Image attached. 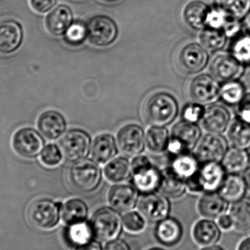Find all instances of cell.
Segmentation results:
<instances>
[{
  "label": "cell",
  "instance_id": "9f6ffc18",
  "mask_svg": "<svg viewBox=\"0 0 250 250\" xmlns=\"http://www.w3.org/2000/svg\"><path fill=\"white\" fill-rule=\"evenodd\" d=\"M201 250H224L223 248L220 247L215 246V245H212V246L204 247Z\"/></svg>",
  "mask_w": 250,
  "mask_h": 250
},
{
  "label": "cell",
  "instance_id": "484cf974",
  "mask_svg": "<svg viewBox=\"0 0 250 250\" xmlns=\"http://www.w3.org/2000/svg\"><path fill=\"white\" fill-rule=\"evenodd\" d=\"M22 40L20 25L13 21L0 22V53L9 54L16 51Z\"/></svg>",
  "mask_w": 250,
  "mask_h": 250
},
{
  "label": "cell",
  "instance_id": "30bf717a",
  "mask_svg": "<svg viewBox=\"0 0 250 250\" xmlns=\"http://www.w3.org/2000/svg\"><path fill=\"white\" fill-rule=\"evenodd\" d=\"M117 142L120 151L125 156L136 157L141 154L145 148V132L139 125H125L117 132Z\"/></svg>",
  "mask_w": 250,
  "mask_h": 250
},
{
  "label": "cell",
  "instance_id": "f907efd6",
  "mask_svg": "<svg viewBox=\"0 0 250 250\" xmlns=\"http://www.w3.org/2000/svg\"><path fill=\"white\" fill-rule=\"evenodd\" d=\"M218 225L223 230H229L233 227L231 217L230 215H226V214H223L219 217Z\"/></svg>",
  "mask_w": 250,
  "mask_h": 250
},
{
  "label": "cell",
  "instance_id": "f6af8a7d",
  "mask_svg": "<svg viewBox=\"0 0 250 250\" xmlns=\"http://www.w3.org/2000/svg\"><path fill=\"white\" fill-rule=\"evenodd\" d=\"M229 17V16L221 9L217 7H216V8H211L207 19V26L214 29H223Z\"/></svg>",
  "mask_w": 250,
  "mask_h": 250
},
{
  "label": "cell",
  "instance_id": "11a10c76",
  "mask_svg": "<svg viewBox=\"0 0 250 250\" xmlns=\"http://www.w3.org/2000/svg\"><path fill=\"white\" fill-rule=\"evenodd\" d=\"M244 24H245V28H246L248 32H250V11L245 17V20H244Z\"/></svg>",
  "mask_w": 250,
  "mask_h": 250
},
{
  "label": "cell",
  "instance_id": "603a6c76",
  "mask_svg": "<svg viewBox=\"0 0 250 250\" xmlns=\"http://www.w3.org/2000/svg\"><path fill=\"white\" fill-rule=\"evenodd\" d=\"M64 238L69 246L73 249L87 245L96 239L92 224L88 220L67 226Z\"/></svg>",
  "mask_w": 250,
  "mask_h": 250
},
{
  "label": "cell",
  "instance_id": "d6a6232c",
  "mask_svg": "<svg viewBox=\"0 0 250 250\" xmlns=\"http://www.w3.org/2000/svg\"><path fill=\"white\" fill-rule=\"evenodd\" d=\"M160 190L168 198L178 199L183 196L188 189L186 182L174 174L168 167L162 171Z\"/></svg>",
  "mask_w": 250,
  "mask_h": 250
},
{
  "label": "cell",
  "instance_id": "c3c4849f",
  "mask_svg": "<svg viewBox=\"0 0 250 250\" xmlns=\"http://www.w3.org/2000/svg\"><path fill=\"white\" fill-rule=\"evenodd\" d=\"M29 2L35 11L44 13L54 7L56 0H29Z\"/></svg>",
  "mask_w": 250,
  "mask_h": 250
},
{
  "label": "cell",
  "instance_id": "4fadbf2b",
  "mask_svg": "<svg viewBox=\"0 0 250 250\" xmlns=\"http://www.w3.org/2000/svg\"><path fill=\"white\" fill-rule=\"evenodd\" d=\"M44 142L35 129L23 128L15 133L13 147L16 153L24 158H33L42 152Z\"/></svg>",
  "mask_w": 250,
  "mask_h": 250
},
{
  "label": "cell",
  "instance_id": "60d3db41",
  "mask_svg": "<svg viewBox=\"0 0 250 250\" xmlns=\"http://www.w3.org/2000/svg\"><path fill=\"white\" fill-rule=\"evenodd\" d=\"M123 229L131 234L143 233L146 228L147 220L139 211H128L123 216Z\"/></svg>",
  "mask_w": 250,
  "mask_h": 250
},
{
  "label": "cell",
  "instance_id": "f35d334b",
  "mask_svg": "<svg viewBox=\"0 0 250 250\" xmlns=\"http://www.w3.org/2000/svg\"><path fill=\"white\" fill-rule=\"evenodd\" d=\"M203 46L210 52L220 51L226 45L227 36L223 29L206 26L200 36Z\"/></svg>",
  "mask_w": 250,
  "mask_h": 250
},
{
  "label": "cell",
  "instance_id": "ba28073f",
  "mask_svg": "<svg viewBox=\"0 0 250 250\" xmlns=\"http://www.w3.org/2000/svg\"><path fill=\"white\" fill-rule=\"evenodd\" d=\"M137 208L147 222L155 224L168 217L171 211L169 198L157 192L142 194L138 200Z\"/></svg>",
  "mask_w": 250,
  "mask_h": 250
},
{
  "label": "cell",
  "instance_id": "9a60e30c",
  "mask_svg": "<svg viewBox=\"0 0 250 250\" xmlns=\"http://www.w3.org/2000/svg\"><path fill=\"white\" fill-rule=\"evenodd\" d=\"M220 85L211 75L196 76L189 85V95L195 102L212 104L220 98Z\"/></svg>",
  "mask_w": 250,
  "mask_h": 250
},
{
  "label": "cell",
  "instance_id": "6da1fadb",
  "mask_svg": "<svg viewBox=\"0 0 250 250\" xmlns=\"http://www.w3.org/2000/svg\"><path fill=\"white\" fill-rule=\"evenodd\" d=\"M179 114L176 98L167 92L151 95L144 106L146 120L151 126H166L174 122Z\"/></svg>",
  "mask_w": 250,
  "mask_h": 250
},
{
  "label": "cell",
  "instance_id": "e0dca14e",
  "mask_svg": "<svg viewBox=\"0 0 250 250\" xmlns=\"http://www.w3.org/2000/svg\"><path fill=\"white\" fill-rule=\"evenodd\" d=\"M244 70L245 67L230 54L217 56L210 66L211 76L219 83L239 80V78L244 74Z\"/></svg>",
  "mask_w": 250,
  "mask_h": 250
},
{
  "label": "cell",
  "instance_id": "74e56055",
  "mask_svg": "<svg viewBox=\"0 0 250 250\" xmlns=\"http://www.w3.org/2000/svg\"><path fill=\"white\" fill-rule=\"evenodd\" d=\"M245 93V86L239 80L225 82L220 86V98L226 105L234 106L242 101Z\"/></svg>",
  "mask_w": 250,
  "mask_h": 250
},
{
  "label": "cell",
  "instance_id": "7dc6e473",
  "mask_svg": "<svg viewBox=\"0 0 250 250\" xmlns=\"http://www.w3.org/2000/svg\"><path fill=\"white\" fill-rule=\"evenodd\" d=\"M238 118L250 123V93L246 94L237 105Z\"/></svg>",
  "mask_w": 250,
  "mask_h": 250
},
{
  "label": "cell",
  "instance_id": "d6986e66",
  "mask_svg": "<svg viewBox=\"0 0 250 250\" xmlns=\"http://www.w3.org/2000/svg\"><path fill=\"white\" fill-rule=\"evenodd\" d=\"M162 171L151 166L137 171L132 172V185L141 194L157 192L162 182Z\"/></svg>",
  "mask_w": 250,
  "mask_h": 250
},
{
  "label": "cell",
  "instance_id": "8fae6325",
  "mask_svg": "<svg viewBox=\"0 0 250 250\" xmlns=\"http://www.w3.org/2000/svg\"><path fill=\"white\" fill-rule=\"evenodd\" d=\"M228 149L227 141L221 134L208 133L201 138L195 155L201 164L221 163Z\"/></svg>",
  "mask_w": 250,
  "mask_h": 250
},
{
  "label": "cell",
  "instance_id": "b9f144b4",
  "mask_svg": "<svg viewBox=\"0 0 250 250\" xmlns=\"http://www.w3.org/2000/svg\"><path fill=\"white\" fill-rule=\"evenodd\" d=\"M87 37V28L82 22L71 23L64 32V40L71 45H79L83 43Z\"/></svg>",
  "mask_w": 250,
  "mask_h": 250
},
{
  "label": "cell",
  "instance_id": "f546056e",
  "mask_svg": "<svg viewBox=\"0 0 250 250\" xmlns=\"http://www.w3.org/2000/svg\"><path fill=\"white\" fill-rule=\"evenodd\" d=\"M61 215L66 226L85 221L89 217V207L83 200L71 198L62 206Z\"/></svg>",
  "mask_w": 250,
  "mask_h": 250
},
{
  "label": "cell",
  "instance_id": "8d00e7d4",
  "mask_svg": "<svg viewBox=\"0 0 250 250\" xmlns=\"http://www.w3.org/2000/svg\"><path fill=\"white\" fill-rule=\"evenodd\" d=\"M230 216L236 230L243 232L250 230V198H243L235 202Z\"/></svg>",
  "mask_w": 250,
  "mask_h": 250
},
{
  "label": "cell",
  "instance_id": "7a4b0ae2",
  "mask_svg": "<svg viewBox=\"0 0 250 250\" xmlns=\"http://www.w3.org/2000/svg\"><path fill=\"white\" fill-rule=\"evenodd\" d=\"M69 182L73 189L82 193L95 192L102 182V170L97 162L83 159L74 162L68 170Z\"/></svg>",
  "mask_w": 250,
  "mask_h": 250
},
{
  "label": "cell",
  "instance_id": "52a82bcc",
  "mask_svg": "<svg viewBox=\"0 0 250 250\" xmlns=\"http://www.w3.org/2000/svg\"><path fill=\"white\" fill-rule=\"evenodd\" d=\"M60 145L63 155L70 161L76 162L87 157L92 148V139L86 131L71 129L63 135Z\"/></svg>",
  "mask_w": 250,
  "mask_h": 250
},
{
  "label": "cell",
  "instance_id": "3957f363",
  "mask_svg": "<svg viewBox=\"0 0 250 250\" xmlns=\"http://www.w3.org/2000/svg\"><path fill=\"white\" fill-rule=\"evenodd\" d=\"M89 221L92 224L95 238L101 242H108L120 238L123 230L121 213L109 206L96 210Z\"/></svg>",
  "mask_w": 250,
  "mask_h": 250
},
{
  "label": "cell",
  "instance_id": "db71d44e",
  "mask_svg": "<svg viewBox=\"0 0 250 250\" xmlns=\"http://www.w3.org/2000/svg\"><path fill=\"white\" fill-rule=\"evenodd\" d=\"M244 178H245V182H246L247 185H248V188L250 189V165L248 166V168L245 170Z\"/></svg>",
  "mask_w": 250,
  "mask_h": 250
},
{
  "label": "cell",
  "instance_id": "9c48e42d",
  "mask_svg": "<svg viewBox=\"0 0 250 250\" xmlns=\"http://www.w3.org/2000/svg\"><path fill=\"white\" fill-rule=\"evenodd\" d=\"M87 37L90 42L98 47H105L115 41L118 29L109 17L98 16L92 18L86 24Z\"/></svg>",
  "mask_w": 250,
  "mask_h": 250
},
{
  "label": "cell",
  "instance_id": "44dd1931",
  "mask_svg": "<svg viewBox=\"0 0 250 250\" xmlns=\"http://www.w3.org/2000/svg\"><path fill=\"white\" fill-rule=\"evenodd\" d=\"M229 203L220 193L207 192L201 196L197 205V209L201 217L206 219L219 218L225 214L228 209Z\"/></svg>",
  "mask_w": 250,
  "mask_h": 250
},
{
  "label": "cell",
  "instance_id": "836d02e7",
  "mask_svg": "<svg viewBox=\"0 0 250 250\" xmlns=\"http://www.w3.org/2000/svg\"><path fill=\"white\" fill-rule=\"evenodd\" d=\"M170 138L165 126H151L146 134V145L151 152L161 154L167 151Z\"/></svg>",
  "mask_w": 250,
  "mask_h": 250
},
{
  "label": "cell",
  "instance_id": "7402d4cb",
  "mask_svg": "<svg viewBox=\"0 0 250 250\" xmlns=\"http://www.w3.org/2000/svg\"><path fill=\"white\" fill-rule=\"evenodd\" d=\"M201 165L196 155L189 152L171 157L170 166L167 167L187 184L198 173Z\"/></svg>",
  "mask_w": 250,
  "mask_h": 250
},
{
  "label": "cell",
  "instance_id": "f1b7e54d",
  "mask_svg": "<svg viewBox=\"0 0 250 250\" xmlns=\"http://www.w3.org/2000/svg\"><path fill=\"white\" fill-rule=\"evenodd\" d=\"M247 188L245 178L239 174L229 173L218 192L228 202L235 203L244 198Z\"/></svg>",
  "mask_w": 250,
  "mask_h": 250
},
{
  "label": "cell",
  "instance_id": "4316f807",
  "mask_svg": "<svg viewBox=\"0 0 250 250\" xmlns=\"http://www.w3.org/2000/svg\"><path fill=\"white\" fill-rule=\"evenodd\" d=\"M73 20L71 10L66 5H60L54 8L45 19V26L54 35L64 34Z\"/></svg>",
  "mask_w": 250,
  "mask_h": 250
},
{
  "label": "cell",
  "instance_id": "1f68e13d",
  "mask_svg": "<svg viewBox=\"0 0 250 250\" xmlns=\"http://www.w3.org/2000/svg\"><path fill=\"white\" fill-rule=\"evenodd\" d=\"M104 173L107 180L111 183H123L132 176L131 163L126 157L112 159L105 165Z\"/></svg>",
  "mask_w": 250,
  "mask_h": 250
},
{
  "label": "cell",
  "instance_id": "5bb4252c",
  "mask_svg": "<svg viewBox=\"0 0 250 250\" xmlns=\"http://www.w3.org/2000/svg\"><path fill=\"white\" fill-rule=\"evenodd\" d=\"M139 198V192L133 185L122 183L111 187L107 195L109 207L124 214L137 207Z\"/></svg>",
  "mask_w": 250,
  "mask_h": 250
},
{
  "label": "cell",
  "instance_id": "4dcf8cb0",
  "mask_svg": "<svg viewBox=\"0 0 250 250\" xmlns=\"http://www.w3.org/2000/svg\"><path fill=\"white\" fill-rule=\"evenodd\" d=\"M221 164L226 173L239 174L245 172L250 166L249 153L245 149L232 147L226 151Z\"/></svg>",
  "mask_w": 250,
  "mask_h": 250
},
{
  "label": "cell",
  "instance_id": "5b68a950",
  "mask_svg": "<svg viewBox=\"0 0 250 250\" xmlns=\"http://www.w3.org/2000/svg\"><path fill=\"white\" fill-rule=\"evenodd\" d=\"M201 139V130L197 124L182 120L172 128L167 152L173 157L191 152Z\"/></svg>",
  "mask_w": 250,
  "mask_h": 250
},
{
  "label": "cell",
  "instance_id": "8992f818",
  "mask_svg": "<svg viewBox=\"0 0 250 250\" xmlns=\"http://www.w3.org/2000/svg\"><path fill=\"white\" fill-rule=\"evenodd\" d=\"M62 206L48 198H41L32 203L28 210L31 223L42 230L54 229L62 219Z\"/></svg>",
  "mask_w": 250,
  "mask_h": 250
},
{
  "label": "cell",
  "instance_id": "d590c367",
  "mask_svg": "<svg viewBox=\"0 0 250 250\" xmlns=\"http://www.w3.org/2000/svg\"><path fill=\"white\" fill-rule=\"evenodd\" d=\"M229 54L244 67L250 66V32L234 37L229 47Z\"/></svg>",
  "mask_w": 250,
  "mask_h": 250
},
{
  "label": "cell",
  "instance_id": "bcb514c9",
  "mask_svg": "<svg viewBox=\"0 0 250 250\" xmlns=\"http://www.w3.org/2000/svg\"><path fill=\"white\" fill-rule=\"evenodd\" d=\"M241 29H242V25L239 20L233 19L230 16L227 19V21L223 28V30L224 31L227 38L229 37V38H233L241 33Z\"/></svg>",
  "mask_w": 250,
  "mask_h": 250
},
{
  "label": "cell",
  "instance_id": "91938a15",
  "mask_svg": "<svg viewBox=\"0 0 250 250\" xmlns=\"http://www.w3.org/2000/svg\"><path fill=\"white\" fill-rule=\"evenodd\" d=\"M249 156H250V150Z\"/></svg>",
  "mask_w": 250,
  "mask_h": 250
},
{
  "label": "cell",
  "instance_id": "ac0fdd59",
  "mask_svg": "<svg viewBox=\"0 0 250 250\" xmlns=\"http://www.w3.org/2000/svg\"><path fill=\"white\" fill-rule=\"evenodd\" d=\"M203 127L208 133L222 134L229 128L230 115L226 107L211 105L206 108L202 120Z\"/></svg>",
  "mask_w": 250,
  "mask_h": 250
},
{
  "label": "cell",
  "instance_id": "816d5d0a",
  "mask_svg": "<svg viewBox=\"0 0 250 250\" xmlns=\"http://www.w3.org/2000/svg\"><path fill=\"white\" fill-rule=\"evenodd\" d=\"M73 250H104V247L102 246L101 242L95 239L90 243L83 245V246L80 247V248H76Z\"/></svg>",
  "mask_w": 250,
  "mask_h": 250
},
{
  "label": "cell",
  "instance_id": "ee69618b",
  "mask_svg": "<svg viewBox=\"0 0 250 250\" xmlns=\"http://www.w3.org/2000/svg\"><path fill=\"white\" fill-rule=\"evenodd\" d=\"M205 111L203 104L197 102L189 103L184 107L182 117L185 121L197 124L202 120Z\"/></svg>",
  "mask_w": 250,
  "mask_h": 250
},
{
  "label": "cell",
  "instance_id": "7c38bea8",
  "mask_svg": "<svg viewBox=\"0 0 250 250\" xmlns=\"http://www.w3.org/2000/svg\"><path fill=\"white\" fill-rule=\"evenodd\" d=\"M208 51L203 45L192 42L184 46L178 57L181 70L188 74H196L202 71L208 62Z\"/></svg>",
  "mask_w": 250,
  "mask_h": 250
},
{
  "label": "cell",
  "instance_id": "83f0119b",
  "mask_svg": "<svg viewBox=\"0 0 250 250\" xmlns=\"http://www.w3.org/2000/svg\"><path fill=\"white\" fill-rule=\"evenodd\" d=\"M211 7L199 0L190 1L184 10V19L192 29L198 30L207 26V19Z\"/></svg>",
  "mask_w": 250,
  "mask_h": 250
},
{
  "label": "cell",
  "instance_id": "e575fe53",
  "mask_svg": "<svg viewBox=\"0 0 250 250\" xmlns=\"http://www.w3.org/2000/svg\"><path fill=\"white\" fill-rule=\"evenodd\" d=\"M228 135L233 146L245 150L250 148V123L236 117L229 126Z\"/></svg>",
  "mask_w": 250,
  "mask_h": 250
},
{
  "label": "cell",
  "instance_id": "ffe728a7",
  "mask_svg": "<svg viewBox=\"0 0 250 250\" xmlns=\"http://www.w3.org/2000/svg\"><path fill=\"white\" fill-rule=\"evenodd\" d=\"M40 132L48 140H56L65 132L67 123L58 111H47L42 113L38 120Z\"/></svg>",
  "mask_w": 250,
  "mask_h": 250
},
{
  "label": "cell",
  "instance_id": "680465c9",
  "mask_svg": "<svg viewBox=\"0 0 250 250\" xmlns=\"http://www.w3.org/2000/svg\"><path fill=\"white\" fill-rule=\"evenodd\" d=\"M105 1H116V0H105Z\"/></svg>",
  "mask_w": 250,
  "mask_h": 250
},
{
  "label": "cell",
  "instance_id": "d4e9b609",
  "mask_svg": "<svg viewBox=\"0 0 250 250\" xmlns=\"http://www.w3.org/2000/svg\"><path fill=\"white\" fill-rule=\"evenodd\" d=\"M220 235L218 226L210 219L198 220L192 227V239L202 248L215 245L220 239Z\"/></svg>",
  "mask_w": 250,
  "mask_h": 250
},
{
  "label": "cell",
  "instance_id": "6f0895ef",
  "mask_svg": "<svg viewBox=\"0 0 250 250\" xmlns=\"http://www.w3.org/2000/svg\"><path fill=\"white\" fill-rule=\"evenodd\" d=\"M147 250H166L164 249V248H149V249H148Z\"/></svg>",
  "mask_w": 250,
  "mask_h": 250
},
{
  "label": "cell",
  "instance_id": "cb8c5ba5",
  "mask_svg": "<svg viewBox=\"0 0 250 250\" xmlns=\"http://www.w3.org/2000/svg\"><path fill=\"white\" fill-rule=\"evenodd\" d=\"M118 145L111 134H101L92 143L91 154L92 159L98 164H105L114 158L118 151Z\"/></svg>",
  "mask_w": 250,
  "mask_h": 250
},
{
  "label": "cell",
  "instance_id": "f5cc1de1",
  "mask_svg": "<svg viewBox=\"0 0 250 250\" xmlns=\"http://www.w3.org/2000/svg\"><path fill=\"white\" fill-rule=\"evenodd\" d=\"M238 250H250V238L242 241L239 245Z\"/></svg>",
  "mask_w": 250,
  "mask_h": 250
},
{
  "label": "cell",
  "instance_id": "681fc988",
  "mask_svg": "<svg viewBox=\"0 0 250 250\" xmlns=\"http://www.w3.org/2000/svg\"><path fill=\"white\" fill-rule=\"evenodd\" d=\"M104 250H131V248L126 241L117 238L114 240L105 242Z\"/></svg>",
  "mask_w": 250,
  "mask_h": 250
},
{
  "label": "cell",
  "instance_id": "7bdbcfd3",
  "mask_svg": "<svg viewBox=\"0 0 250 250\" xmlns=\"http://www.w3.org/2000/svg\"><path fill=\"white\" fill-rule=\"evenodd\" d=\"M63 153L61 148L55 144H49L44 147L41 152V160L47 167H56L62 161Z\"/></svg>",
  "mask_w": 250,
  "mask_h": 250
},
{
  "label": "cell",
  "instance_id": "277c9868",
  "mask_svg": "<svg viewBox=\"0 0 250 250\" xmlns=\"http://www.w3.org/2000/svg\"><path fill=\"white\" fill-rule=\"evenodd\" d=\"M226 176V171L221 163H203L196 175L187 182V187L192 193L217 192Z\"/></svg>",
  "mask_w": 250,
  "mask_h": 250
},
{
  "label": "cell",
  "instance_id": "2e32d148",
  "mask_svg": "<svg viewBox=\"0 0 250 250\" xmlns=\"http://www.w3.org/2000/svg\"><path fill=\"white\" fill-rule=\"evenodd\" d=\"M154 236L157 243L163 248H175L183 239L184 228L179 220L169 216L156 223Z\"/></svg>",
  "mask_w": 250,
  "mask_h": 250
},
{
  "label": "cell",
  "instance_id": "ab89813d",
  "mask_svg": "<svg viewBox=\"0 0 250 250\" xmlns=\"http://www.w3.org/2000/svg\"><path fill=\"white\" fill-rule=\"evenodd\" d=\"M216 5L233 19H243L250 11V0H215Z\"/></svg>",
  "mask_w": 250,
  "mask_h": 250
}]
</instances>
